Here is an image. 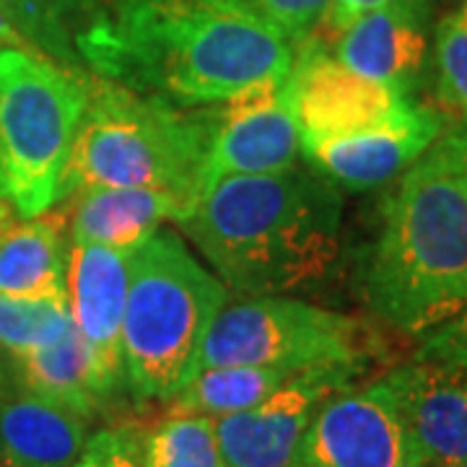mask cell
<instances>
[{
	"label": "cell",
	"instance_id": "cell-5",
	"mask_svg": "<svg viewBox=\"0 0 467 467\" xmlns=\"http://www.w3.org/2000/svg\"><path fill=\"white\" fill-rule=\"evenodd\" d=\"M208 115L88 73V104L60 201L84 187H150L198 201Z\"/></svg>",
	"mask_w": 467,
	"mask_h": 467
},
{
	"label": "cell",
	"instance_id": "cell-36",
	"mask_svg": "<svg viewBox=\"0 0 467 467\" xmlns=\"http://www.w3.org/2000/svg\"><path fill=\"white\" fill-rule=\"evenodd\" d=\"M454 467H467V465H454Z\"/></svg>",
	"mask_w": 467,
	"mask_h": 467
},
{
	"label": "cell",
	"instance_id": "cell-15",
	"mask_svg": "<svg viewBox=\"0 0 467 467\" xmlns=\"http://www.w3.org/2000/svg\"><path fill=\"white\" fill-rule=\"evenodd\" d=\"M426 24L420 0H389L343 32H337L333 55L337 63L368 81L389 86L408 97L426 66Z\"/></svg>",
	"mask_w": 467,
	"mask_h": 467
},
{
	"label": "cell",
	"instance_id": "cell-21",
	"mask_svg": "<svg viewBox=\"0 0 467 467\" xmlns=\"http://www.w3.org/2000/svg\"><path fill=\"white\" fill-rule=\"evenodd\" d=\"M299 368L288 367H211L198 371L171 398V413L223 418L263 402Z\"/></svg>",
	"mask_w": 467,
	"mask_h": 467
},
{
	"label": "cell",
	"instance_id": "cell-28",
	"mask_svg": "<svg viewBox=\"0 0 467 467\" xmlns=\"http://www.w3.org/2000/svg\"><path fill=\"white\" fill-rule=\"evenodd\" d=\"M389 0H330V8H327V16H325V26L330 32H343L350 21H356L358 16H364L374 8H382Z\"/></svg>",
	"mask_w": 467,
	"mask_h": 467
},
{
	"label": "cell",
	"instance_id": "cell-26",
	"mask_svg": "<svg viewBox=\"0 0 467 467\" xmlns=\"http://www.w3.org/2000/svg\"><path fill=\"white\" fill-rule=\"evenodd\" d=\"M416 356H439V358L467 361V306H462L454 317L441 322L439 327L426 335Z\"/></svg>",
	"mask_w": 467,
	"mask_h": 467
},
{
	"label": "cell",
	"instance_id": "cell-8",
	"mask_svg": "<svg viewBox=\"0 0 467 467\" xmlns=\"http://www.w3.org/2000/svg\"><path fill=\"white\" fill-rule=\"evenodd\" d=\"M291 467H423L387 382L335 392L319 405Z\"/></svg>",
	"mask_w": 467,
	"mask_h": 467
},
{
	"label": "cell",
	"instance_id": "cell-2",
	"mask_svg": "<svg viewBox=\"0 0 467 467\" xmlns=\"http://www.w3.org/2000/svg\"><path fill=\"white\" fill-rule=\"evenodd\" d=\"M337 184L312 167L208 184L180 221L218 281L239 296L322 284L340 257Z\"/></svg>",
	"mask_w": 467,
	"mask_h": 467
},
{
	"label": "cell",
	"instance_id": "cell-12",
	"mask_svg": "<svg viewBox=\"0 0 467 467\" xmlns=\"http://www.w3.org/2000/svg\"><path fill=\"white\" fill-rule=\"evenodd\" d=\"M291 91L301 138H330L364 130L395 117L408 97L389 86L368 81L335 60L315 36L296 45Z\"/></svg>",
	"mask_w": 467,
	"mask_h": 467
},
{
	"label": "cell",
	"instance_id": "cell-1",
	"mask_svg": "<svg viewBox=\"0 0 467 467\" xmlns=\"http://www.w3.org/2000/svg\"><path fill=\"white\" fill-rule=\"evenodd\" d=\"M81 50L86 73L182 109L284 81L296 45L242 0H138Z\"/></svg>",
	"mask_w": 467,
	"mask_h": 467
},
{
	"label": "cell",
	"instance_id": "cell-33",
	"mask_svg": "<svg viewBox=\"0 0 467 467\" xmlns=\"http://www.w3.org/2000/svg\"><path fill=\"white\" fill-rule=\"evenodd\" d=\"M5 198V187H3V177H0V201Z\"/></svg>",
	"mask_w": 467,
	"mask_h": 467
},
{
	"label": "cell",
	"instance_id": "cell-11",
	"mask_svg": "<svg viewBox=\"0 0 467 467\" xmlns=\"http://www.w3.org/2000/svg\"><path fill=\"white\" fill-rule=\"evenodd\" d=\"M444 133L441 115L408 101L379 125L330 138H301L306 164L333 184L371 190L405 174Z\"/></svg>",
	"mask_w": 467,
	"mask_h": 467
},
{
	"label": "cell",
	"instance_id": "cell-3",
	"mask_svg": "<svg viewBox=\"0 0 467 467\" xmlns=\"http://www.w3.org/2000/svg\"><path fill=\"white\" fill-rule=\"evenodd\" d=\"M361 288L377 317L431 333L467 306V164L462 128L441 133L384 205Z\"/></svg>",
	"mask_w": 467,
	"mask_h": 467
},
{
	"label": "cell",
	"instance_id": "cell-6",
	"mask_svg": "<svg viewBox=\"0 0 467 467\" xmlns=\"http://www.w3.org/2000/svg\"><path fill=\"white\" fill-rule=\"evenodd\" d=\"M88 104V73L29 50H0V177L21 216L60 201V182Z\"/></svg>",
	"mask_w": 467,
	"mask_h": 467
},
{
	"label": "cell",
	"instance_id": "cell-29",
	"mask_svg": "<svg viewBox=\"0 0 467 467\" xmlns=\"http://www.w3.org/2000/svg\"><path fill=\"white\" fill-rule=\"evenodd\" d=\"M0 47H14V50H29L34 52L29 45H26V39L21 36V34L14 29V24L8 21V18L0 14ZM39 55V52H36Z\"/></svg>",
	"mask_w": 467,
	"mask_h": 467
},
{
	"label": "cell",
	"instance_id": "cell-20",
	"mask_svg": "<svg viewBox=\"0 0 467 467\" xmlns=\"http://www.w3.org/2000/svg\"><path fill=\"white\" fill-rule=\"evenodd\" d=\"M0 14L34 52L76 73H86L81 50L112 16L104 0H0Z\"/></svg>",
	"mask_w": 467,
	"mask_h": 467
},
{
	"label": "cell",
	"instance_id": "cell-32",
	"mask_svg": "<svg viewBox=\"0 0 467 467\" xmlns=\"http://www.w3.org/2000/svg\"><path fill=\"white\" fill-rule=\"evenodd\" d=\"M462 138H465V164H467V125L462 128Z\"/></svg>",
	"mask_w": 467,
	"mask_h": 467
},
{
	"label": "cell",
	"instance_id": "cell-23",
	"mask_svg": "<svg viewBox=\"0 0 467 467\" xmlns=\"http://www.w3.org/2000/svg\"><path fill=\"white\" fill-rule=\"evenodd\" d=\"M73 327L66 294L16 299L0 294V348L8 356L45 348Z\"/></svg>",
	"mask_w": 467,
	"mask_h": 467
},
{
	"label": "cell",
	"instance_id": "cell-9",
	"mask_svg": "<svg viewBox=\"0 0 467 467\" xmlns=\"http://www.w3.org/2000/svg\"><path fill=\"white\" fill-rule=\"evenodd\" d=\"M288 76L252 86L213 107V115H208L201 192L226 177L275 174L296 167L301 125Z\"/></svg>",
	"mask_w": 467,
	"mask_h": 467
},
{
	"label": "cell",
	"instance_id": "cell-35",
	"mask_svg": "<svg viewBox=\"0 0 467 467\" xmlns=\"http://www.w3.org/2000/svg\"><path fill=\"white\" fill-rule=\"evenodd\" d=\"M0 384H3V371H0Z\"/></svg>",
	"mask_w": 467,
	"mask_h": 467
},
{
	"label": "cell",
	"instance_id": "cell-10",
	"mask_svg": "<svg viewBox=\"0 0 467 467\" xmlns=\"http://www.w3.org/2000/svg\"><path fill=\"white\" fill-rule=\"evenodd\" d=\"M358 364L299 368L250 410L213 418L229 467H291L319 405L361 377Z\"/></svg>",
	"mask_w": 467,
	"mask_h": 467
},
{
	"label": "cell",
	"instance_id": "cell-16",
	"mask_svg": "<svg viewBox=\"0 0 467 467\" xmlns=\"http://www.w3.org/2000/svg\"><path fill=\"white\" fill-rule=\"evenodd\" d=\"M67 201V198H66ZM195 201L150 187H84L70 195V244L138 247L167 221L180 223Z\"/></svg>",
	"mask_w": 467,
	"mask_h": 467
},
{
	"label": "cell",
	"instance_id": "cell-37",
	"mask_svg": "<svg viewBox=\"0 0 467 467\" xmlns=\"http://www.w3.org/2000/svg\"><path fill=\"white\" fill-rule=\"evenodd\" d=\"M0 50H3V47H0Z\"/></svg>",
	"mask_w": 467,
	"mask_h": 467
},
{
	"label": "cell",
	"instance_id": "cell-34",
	"mask_svg": "<svg viewBox=\"0 0 467 467\" xmlns=\"http://www.w3.org/2000/svg\"><path fill=\"white\" fill-rule=\"evenodd\" d=\"M242 3H247V5H252V0H242Z\"/></svg>",
	"mask_w": 467,
	"mask_h": 467
},
{
	"label": "cell",
	"instance_id": "cell-14",
	"mask_svg": "<svg viewBox=\"0 0 467 467\" xmlns=\"http://www.w3.org/2000/svg\"><path fill=\"white\" fill-rule=\"evenodd\" d=\"M133 250L107 244H67L66 296L73 327L117 389L125 384L122 319Z\"/></svg>",
	"mask_w": 467,
	"mask_h": 467
},
{
	"label": "cell",
	"instance_id": "cell-13",
	"mask_svg": "<svg viewBox=\"0 0 467 467\" xmlns=\"http://www.w3.org/2000/svg\"><path fill=\"white\" fill-rule=\"evenodd\" d=\"M423 467L467 465V361L416 356L387 374Z\"/></svg>",
	"mask_w": 467,
	"mask_h": 467
},
{
	"label": "cell",
	"instance_id": "cell-4",
	"mask_svg": "<svg viewBox=\"0 0 467 467\" xmlns=\"http://www.w3.org/2000/svg\"><path fill=\"white\" fill-rule=\"evenodd\" d=\"M226 301L229 288L180 234L159 229L135 247L122 364L125 384L138 400L167 402L192 379L198 353Z\"/></svg>",
	"mask_w": 467,
	"mask_h": 467
},
{
	"label": "cell",
	"instance_id": "cell-30",
	"mask_svg": "<svg viewBox=\"0 0 467 467\" xmlns=\"http://www.w3.org/2000/svg\"><path fill=\"white\" fill-rule=\"evenodd\" d=\"M73 467H104L101 465V447L97 436H91V439H88L84 454L73 462Z\"/></svg>",
	"mask_w": 467,
	"mask_h": 467
},
{
	"label": "cell",
	"instance_id": "cell-17",
	"mask_svg": "<svg viewBox=\"0 0 467 467\" xmlns=\"http://www.w3.org/2000/svg\"><path fill=\"white\" fill-rule=\"evenodd\" d=\"M86 444V418L24 387L0 384V467H73Z\"/></svg>",
	"mask_w": 467,
	"mask_h": 467
},
{
	"label": "cell",
	"instance_id": "cell-22",
	"mask_svg": "<svg viewBox=\"0 0 467 467\" xmlns=\"http://www.w3.org/2000/svg\"><path fill=\"white\" fill-rule=\"evenodd\" d=\"M143 467H229L213 418L171 413L138 444Z\"/></svg>",
	"mask_w": 467,
	"mask_h": 467
},
{
	"label": "cell",
	"instance_id": "cell-27",
	"mask_svg": "<svg viewBox=\"0 0 467 467\" xmlns=\"http://www.w3.org/2000/svg\"><path fill=\"white\" fill-rule=\"evenodd\" d=\"M104 467H143L138 441L128 431H101L97 434Z\"/></svg>",
	"mask_w": 467,
	"mask_h": 467
},
{
	"label": "cell",
	"instance_id": "cell-24",
	"mask_svg": "<svg viewBox=\"0 0 467 467\" xmlns=\"http://www.w3.org/2000/svg\"><path fill=\"white\" fill-rule=\"evenodd\" d=\"M434 60L439 99L467 122V0L436 26Z\"/></svg>",
	"mask_w": 467,
	"mask_h": 467
},
{
	"label": "cell",
	"instance_id": "cell-19",
	"mask_svg": "<svg viewBox=\"0 0 467 467\" xmlns=\"http://www.w3.org/2000/svg\"><path fill=\"white\" fill-rule=\"evenodd\" d=\"M11 358L24 389L63 405L86 420L97 416L117 395V387L104 377L76 327L45 348Z\"/></svg>",
	"mask_w": 467,
	"mask_h": 467
},
{
	"label": "cell",
	"instance_id": "cell-18",
	"mask_svg": "<svg viewBox=\"0 0 467 467\" xmlns=\"http://www.w3.org/2000/svg\"><path fill=\"white\" fill-rule=\"evenodd\" d=\"M67 213L52 205L42 216H21L0 201V294L32 299L66 294Z\"/></svg>",
	"mask_w": 467,
	"mask_h": 467
},
{
	"label": "cell",
	"instance_id": "cell-7",
	"mask_svg": "<svg viewBox=\"0 0 467 467\" xmlns=\"http://www.w3.org/2000/svg\"><path fill=\"white\" fill-rule=\"evenodd\" d=\"M379 350L367 322L291 296H244L218 312L192 377L211 367L367 364Z\"/></svg>",
	"mask_w": 467,
	"mask_h": 467
},
{
	"label": "cell",
	"instance_id": "cell-25",
	"mask_svg": "<svg viewBox=\"0 0 467 467\" xmlns=\"http://www.w3.org/2000/svg\"><path fill=\"white\" fill-rule=\"evenodd\" d=\"M252 8L275 24L294 45H301L322 26L330 0H252Z\"/></svg>",
	"mask_w": 467,
	"mask_h": 467
},
{
	"label": "cell",
	"instance_id": "cell-31",
	"mask_svg": "<svg viewBox=\"0 0 467 467\" xmlns=\"http://www.w3.org/2000/svg\"><path fill=\"white\" fill-rule=\"evenodd\" d=\"M104 3L109 5V11H119V8H125L130 3H138V0H104Z\"/></svg>",
	"mask_w": 467,
	"mask_h": 467
}]
</instances>
